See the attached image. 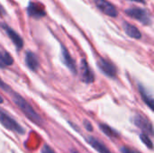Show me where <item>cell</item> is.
<instances>
[{
    "label": "cell",
    "mask_w": 154,
    "mask_h": 153,
    "mask_svg": "<svg viewBox=\"0 0 154 153\" xmlns=\"http://www.w3.org/2000/svg\"><path fill=\"white\" fill-rule=\"evenodd\" d=\"M25 64L32 71H36L39 68V60L35 53L31 50L26 51L25 53Z\"/></svg>",
    "instance_id": "cell-11"
},
{
    "label": "cell",
    "mask_w": 154,
    "mask_h": 153,
    "mask_svg": "<svg viewBox=\"0 0 154 153\" xmlns=\"http://www.w3.org/2000/svg\"><path fill=\"white\" fill-rule=\"evenodd\" d=\"M0 87H1L2 89H4L5 91H6V92H11L10 87H9L6 84H5L1 79H0Z\"/></svg>",
    "instance_id": "cell-21"
},
{
    "label": "cell",
    "mask_w": 154,
    "mask_h": 153,
    "mask_svg": "<svg viewBox=\"0 0 154 153\" xmlns=\"http://www.w3.org/2000/svg\"><path fill=\"white\" fill-rule=\"evenodd\" d=\"M134 123L137 127L141 128L145 133L150 134V135L153 134V129H152V123L148 119L143 117L142 115H136L134 118Z\"/></svg>",
    "instance_id": "cell-5"
},
{
    "label": "cell",
    "mask_w": 154,
    "mask_h": 153,
    "mask_svg": "<svg viewBox=\"0 0 154 153\" xmlns=\"http://www.w3.org/2000/svg\"><path fill=\"white\" fill-rule=\"evenodd\" d=\"M97 66H98L99 69L102 71V73H104L107 77H110V78L116 77V72H117L116 68L111 62L101 58L97 60Z\"/></svg>",
    "instance_id": "cell-6"
},
{
    "label": "cell",
    "mask_w": 154,
    "mask_h": 153,
    "mask_svg": "<svg viewBox=\"0 0 154 153\" xmlns=\"http://www.w3.org/2000/svg\"><path fill=\"white\" fill-rule=\"evenodd\" d=\"M12 99L16 106L23 112V114L33 124L36 125H42L43 120L42 118L36 113V111L33 109V107L19 94L17 93H12Z\"/></svg>",
    "instance_id": "cell-1"
},
{
    "label": "cell",
    "mask_w": 154,
    "mask_h": 153,
    "mask_svg": "<svg viewBox=\"0 0 154 153\" xmlns=\"http://www.w3.org/2000/svg\"><path fill=\"white\" fill-rule=\"evenodd\" d=\"M121 152L122 153H140L138 152L137 151L134 150V149H131V148H128V147H122L121 148Z\"/></svg>",
    "instance_id": "cell-18"
},
{
    "label": "cell",
    "mask_w": 154,
    "mask_h": 153,
    "mask_svg": "<svg viewBox=\"0 0 154 153\" xmlns=\"http://www.w3.org/2000/svg\"><path fill=\"white\" fill-rule=\"evenodd\" d=\"M139 91H140L142 97H143V101L145 102V104L152 110L153 109V98L151 96V94H149L147 89L142 85H139Z\"/></svg>",
    "instance_id": "cell-14"
},
{
    "label": "cell",
    "mask_w": 154,
    "mask_h": 153,
    "mask_svg": "<svg viewBox=\"0 0 154 153\" xmlns=\"http://www.w3.org/2000/svg\"><path fill=\"white\" fill-rule=\"evenodd\" d=\"M1 14H2V10H1V7H0V15H1Z\"/></svg>",
    "instance_id": "cell-25"
},
{
    "label": "cell",
    "mask_w": 154,
    "mask_h": 153,
    "mask_svg": "<svg viewBox=\"0 0 154 153\" xmlns=\"http://www.w3.org/2000/svg\"><path fill=\"white\" fill-rule=\"evenodd\" d=\"M131 1H135V2H138V3H143V4H144V0H131Z\"/></svg>",
    "instance_id": "cell-23"
},
{
    "label": "cell",
    "mask_w": 154,
    "mask_h": 153,
    "mask_svg": "<svg viewBox=\"0 0 154 153\" xmlns=\"http://www.w3.org/2000/svg\"><path fill=\"white\" fill-rule=\"evenodd\" d=\"M123 28H124L125 33L128 36H130L131 38H134L136 40H140L142 38V32L138 30V28L135 27L134 25L129 23L128 22L123 23Z\"/></svg>",
    "instance_id": "cell-12"
},
{
    "label": "cell",
    "mask_w": 154,
    "mask_h": 153,
    "mask_svg": "<svg viewBox=\"0 0 154 153\" xmlns=\"http://www.w3.org/2000/svg\"><path fill=\"white\" fill-rule=\"evenodd\" d=\"M140 138H141V140H142V142L149 148V149H152L153 148V144H152V140L150 139V137H149V135L147 134V133H143L141 135H140Z\"/></svg>",
    "instance_id": "cell-17"
},
{
    "label": "cell",
    "mask_w": 154,
    "mask_h": 153,
    "mask_svg": "<svg viewBox=\"0 0 154 153\" xmlns=\"http://www.w3.org/2000/svg\"><path fill=\"white\" fill-rule=\"evenodd\" d=\"M2 27L4 28V30L5 31V32H6V34L8 35V37H9V39L13 41V43L15 45V47L17 48V49H22L23 48V39L21 38V36L17 33V32H15L11 27H9L8 25H6V24H2Z\"/></svg>",
    "instance_id": "cell-9"
},
{
    "label": "cell",
    "mask_w": 154,
    "mask_h": 153,
    "mask_svg": "<svg viewBox=\"0 0 154 153\" xmlns=\"http://www.w3.org/2000/svg\"><path fill=\"white\" fill-rule=\"evenodd\" d=\"M3 102H4V99H3V98H2V96H0V104H2Z\"/></svg>",
    "instance_id": "cell-24"
},
{
    "label": "cell",
    "mask_w": 154,
    "mask_h": 153,
    "mask_svg": "<svg viewBox=\"0 0 154 153\" xmlns=\"http://www.w3.org/2000/svg\"><path fill=\"white\" fill-rule=\"evenodd\" d=\"M0 124L5 129H7L9 131L14 132L18 134L24 133V129L1 108H0Z\"/></svg>",
    "instance_id": "cell-2"
},
{
    "label": "cell",
    "mask_w": 154,
    "mask_h": 153,
    "mask_svg": "<svg viewBox=\"0 0 154 153\" xmlns=\"http://www.w3.org/2000/svg\"><path fill=\"white\" fill-rule=\"evenodd\" d=\"M84 126H85V128H86L87 131H88V132H92L93 131V126H92L91 123L88 122V120H85L84 121Z\"/></svg>",
    "instance_id": "cell-20"
},
{
    "label": "cell",
    "mask_w": 154,
    "mask_h": 153,
    "mask_svg": "<svg viewBox=\"0 0 154 153\" xmlns=\"http://www.w3.org/2000/svg\"><path fill=\"white\" fill-rule=\"evenodd\" d=\"M14 63L12 56L6 51H0V68H6Z\"/></svg>",
    "instance_id": "cell-15"
},
{
    "label": "cell",
    "mask_w": 154,
    "mask_h": 153,
    "mask_svg": "<svg viewBox=\"0 0 154 153\" xmlns=\"http://www.w3.org/2000/svg\"><path fill=\"white\" fill-rule=\"evenodd\" d=\"M125 14L130 16L131 18H134L137 21H140L143 24H151L152 18L148 12L143 8L138 7H131L129 9L125 10Z\"/></svg>",
    "instance_id": "cell-3"
},
{
    "label": "cell",
    "mask_w": 154,
    "mask_h": 153,
    "mask_svg": "<svg viewBox=\"0 0 154 153\" xmlns=\"http://www.w3.org/2000/svg\"><path fill=\"white\" fill-rule=\"evenodd\" d=\"M88 142L98 153H112L107 149V147L105 144L100 142L98 140H97L93 136H89L88 138Z\"/></svg>",
    "instance_id": "cell-13"
},
{
    "label": "cell",
    "mask_w": 154,
    "mask_h": 153,
    "mask_svg": "<svg viewBox=\"0 0 154 153\" xmlns=\"http://www.w3.org/2000/svg\"><path fill=\"white\" fill-rule=\"evenodd\" d=\"M42 153H55V151L49 145H44L42 149Z\"/></svg>",
    "instance_id": "cell-19"
},
{
    "label": "cell",
    "mask_w": 154,
    "mask_h": 153,
    "mask_svg": "<svg viewBox=\"0 0 154 153\" xmlns=\"http://www.w3.org/2000/svg\"><path fill=\"white\" fill-rule=\"evenodd\" d=\"M81 78L82 81L85 83H93L95 80V76L93 74V71L89 68L88 62L86 60H81Z\"/></svg>",
    "instance_id": "cell-10"
},
{
    "label": "cell",
    "mask_w": 154,
    "mask_h": 153,
    "mask_svg": "<svg viewBox=\"0 0 154 153\" xmlns=\"http://www.w3.org/2000/svg\"><path fill=\"white\" fill-rule=\"evenodd\" d=\"M70 153H80L78 150H76V149H71L70 150Z\"/></svg>",
    "instance_id": "cell-22"
},
{
    "label": "cell",
    "mask_w": 154,
    "mask_h": 153,
    "mask_svg": "<svg viewBox=\"0 0 154 153\" xmlns=\"http://www.w3.org/2000/svg\"><path fill=\"white\" fill-rule=\"evenodd\" d=\"M99 128L109 138H118L119 137V133L115 129H113L112 127H110L109 125H107L106 124H100Z\"/></svg>",
    "instance_id": "cell-16"
},
{
    "label": "cell",
    "mask_w": 154,
    "mask_h": 153,
    "mask_svg": "<svg viewBox=\"0 0 154 153\" xmlns=\"http://www.w3.org/2000/svg\"><path fill=\"white\" fill-rule=\"evenodd\" d=\"M94 1L96 5L98 7V9L107 16H111V17L117 16L118 13L116 6L110 2H108L107 0H94Z\"/></svg>",
    "instance_id": "cell-4"
},
{
    "label": "cell",
    "mask_w": 154,
    "mask_h": 153,
    "mask_svg": "<svg viewBox=\"0 0 154 153\" xmlns=\"http://www.w3.org/2000/svg\"><path fill=\"white\" fill-rule=\"evenodd\" d=\"M27 13L31 17L33 18H42L46 15V12L43 6L41 4L31 2L27 7Z\"/></svg>",
    "instance_id": "cell-7"
},
{
    "label": "cell",
    "mask_w": 154,
    "mask_h": 153,
    "mask_svg": "<svg viewBox=\"0 0 154 153\" xmlns=\"http://www.w3.org/2000/svg\"><path fill=\"white\" fill-rule=\"evenodd\" d=\"M61 60H62L63 63L66 65V67H67L73 74H77L76 63H75L74 60L72 59L71 55L69 54V50H68L63 45H61Z\"/></svg>",
    "instance_id": "cell-8"
}]
</instances>
